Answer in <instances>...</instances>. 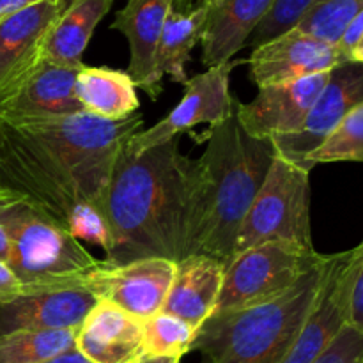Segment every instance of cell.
<instances>
[{"label": "cell", "instance_id": "cell-35", "mask_svg": "<svg viewBox=\"0 0 363 363\" xmlns=\"http://www.w3.org/2000/svg\"><path fill=\"white\" fill-rule=\"evenodd\" d=\"M9 257H11V248H9V240H7L6 230L0 225V261L6 262L9 266Z\"/></svg>", "mask_w": 363, "mask_h": 363}, {"label": "cell", "instance_id": "cell-18", "mask_svg": "<svg viewBox=\"0 0 363 363\" xmlns=\"http://www.w3.org/2000/svg\"><path fill=\"white\" fill-rule=\"evenodd\" d=\"M275 0H206L208 16L202 30V62L206 67L230 62L259 27Z\"/></svg>", "mask_w": 363, "mask_h": 363}, {"label": "cell", "instance_id": "cell-30", "mask_svg": "<svg viewBox=\"0 0 363 363\" xmlns=\"http://www.w3.org/2000/svg\"><path fill=\"white\" fill-rule=\"evenodd\" d=\"M363 362V332L344 326L328 350L314 363H362Z\"/></svg>", "mask_w": 363, "mask_h": 363}, {"label": "cell", "instance_id": "cell-33", "mask_svg": "<svg viewBox=\"0 0 363 363\" xmlns=\"http://www.w3.org/2000/svg\"><path fill=\"white\" fill-rule=\"evenodd\" d=\"M41 2H46V0H0V21Z\"/></svg>", "mask_w": 363, "mask_h": 363}, {"label": "cell", "instance_id": "cell-26", "mask_svg": "<svg viewBox=\"0 0 363 363\" xmlns=\"http://www.w3.org/2000/svg\"><path fill=\"white\" fill-rule=\"evenodd\" d=\"M363 11V0H314L294 28L339 45L351 21Z\"/></svg>", "mask_w": 363, "mask_h": 363}, {"label": "cell", "instance_id": "cell-1", "mask_svg": "<svg viewBox=\"0 0 363 363\" xmlns=\"http://www.w3.org/2000/svg\"><path fill=\"white\" fill-rule=\"evenodd\" d=\"M142 126L140 113L117 123L85 112L0 121V183L64 227L80 202L105 208L121 151Z\"/></svg>", "mask_w": 363, "mask_h": 363}, {"label": "cell", "instance_id": "cell-36", "mask_svg": "<svg viewBox=\"0 0 363 363\" xmlns=\"http://www.w3.org/2000/svg\"><path fill=\"white\" fill-rule=\"evenodd\" d=\"M347 60H353V62H362L363 64V34L362 38L358 39L357 45L353 46V50L350 52V57Z\"/></svg>", "mask_w": 363, "mask_h": 363}, {"label": "cell", "instance_id": "cell-22", "mask_svg": "<svg viewBox=\"0 0 363 363\" xmlns=\"http://www.w3.org/2000/svg\"><path fill=\"white\" fill-rule=\"evenodd\" d=\"M113 0H69L50 28L43 57L60 66H82V55Z\"/></svg>", "mask_w": 363, "mask_h": 363}, {"label": "cell", "instance_id": "cell-38", "mask_svg": "<svg viewBox=\"0 0 363 363\" xmlns=\"http://www.w3.org/2000/svg\"><path fill=\"white\" fill-rule=\"evenodd\" d=\"M2 188H4V186H2V183H0V190H2Z\"/></svg>", "mask_w": 363, "mask_h": 363}, {"label": "cell", "instance_id": "cell-3", "mask_svg": "<svg viewBox=\"0 0 363 363\" xmlns=\"http://www.w3.org/2000/svg\"><path fill=\"white\" fill-rule=\"evenodd\" d=\"M195 160V191L188 255L204 254L225 264L240 227L275 158L272 140L250 137L234 112L208 131Z\"/></svg>", "mask_w": 363, "mask_h": 363}, {"label": "cell", "instance_id": "cell-15", "mask_svg": "<svg viewBox=\"0 0 363 363\" xmlns=\"http://www.w3.org/2000/svg\"><path fill=\"white\" fill-rule=\"evenodd\" d=\"M98 298L85 284L28 287L9 303H0V335L18 330H77Z\"/></svg>", "mask_w": 363, "mask_h": 363}, {"label": "cell", "instance_id": "cell-34", "mask_svg": "<svg viewBox=\"0 0 363 363\" xmlns=\"http://www.w3.org/2000/svg\"><path fill=\"white\" fill-rule=\"evenodd\" d=\"M41 363H91V362H89L87 358L77 350V347H73V350L66 351V353L59 354V357H53L50 358V360L41 362Z\"/></svg>", "mask_w": 363, "mask_h": 363}, {"label": "cell", "instance_id": "cell-16", "mask_svg": "<svg viewBox=\"0 0 363 363\" xmlns=\"http://www.w3.org/2000/svg\"><path fill=\"white\" fill-rule=\"evenodd\" d=\"M74 347L91 363H140L147 360L144 321L98 300L77 328Z\"/></svg>", "mask_w": 363, "mask_h": 363}, {"label": "cell", "instance_id": "cell-10", "mask_svg": "<svg viewBox=\"0 0 363 363\" xmlns=\"http://www.w3.org/2000/svg\"><path fill=\"white\" fill-rule=\"evenodd\" d=\"M353 250L326 255L321 286L284 363H314L350 325Z\"/></svg>", "mask_w": 363, "mask_h": 363}, {"label": "cell", "instance_id": "cell-4", "mask_svg": "<svg viewBox=\"0 0 363 363\" xmlns=\"http://www.w3.org/2000/svg\"><path fill=\"white\" fill-rule=\"evenodd\" d=\"M326 255L296 286L269 303L213 314L197 330L191 351L204 363H284L321 286Z\"/></svg>", "mask_w": 363, "mask_h": 363}, {"label": "cell", "instance_id": "cell-37", "mask_svg": "<svg viewBox=\"0 0 363 363\" xmlns=\"http://www.w3.org/2000/svg\"><path fill=\"white\" fill-rule=\"evenodd\" d=\"M140 363H177L174 360H167V358H151V360H144Z\"/></svg>", "mask_w": 363, "mask_h": 363}, {"label": "cell", "instance_id": "cell-6", "mask_svg": "<svg viewBox=\"0 0 363 363\" xmlns=\"http://www.w3.org/2000/svg\"><path fill=\"white\" fill-rule=\"evenodd\" d=\"M314 248L311 233V172L275 152L234 243V254L264 243Z\"/></svg>", "mask_w": 363, "mask_h": 363}, {"label": "cell", "instance_id": "cell-23", "mask_svg": "<svg viewBox=\"0 0 363 363\" xmlns=\"http://www.w3.org/2000/svg\"><path fill=\"white\" fill-rule=\"evenodd\" d=\"M206 16V0H201L190 11H177L176 7L170 11L155 53V77L160 84L165 74L176 84H184L188 80L186 64L191 57V50L201 43Z\"/></svg>", "mask_w": 363, "mask_h": 363}, {"label": "cell", "instance_id": "cell-2", "mask_svg": "<svg viewBox=\"0 0 363 363\" xmlns=\"http://www.w3.org/2000/svg\"><path fill=\"white\" fill-rule=\"evenodd\" d=\"M194 191L195 160L181 155L177 138L142 152H128L124 145L105 197L113 236L105 261L186 257Z\"/></svg>", "mask_w": 363, "mask_h": 363}, {"label": "cell", "instance_id": "cell-14", "mask_svg": "<svg viewBox=\"0 0 363 363\" xmlns=\"http://www.w3.org/2000/svg\"><path fill=\"white\" fill-rule=\"evenodd\" d=\"M346 62L337 45L308 35L298 28L284 32L264 45L252 48L248 57L250 78L259 89L328 73Z\"/></svg>", "mask_w": 363, "mask_h": 363}, {"label": "cell", "instance_id": "cell-13", "mask_svg": "<svg viewBox=\"0 0 363 363\" xmlns=\"http://www.w3.org/2000/svg\"><path fill=\"white\" fill-rule=\"evenodd\" d=\"M328 73L266 85L250 103L236 101V116L250 137L273 140L293 135L303 126L315 99L328 82Z\"/></svg>", "mask_w": 363, "mask_h": 363}, {"label": "cell", "instance_id": "cell-11", "mask_svg": "<svg viewBox=\"0 0 363 363\" xmlns=\"http://www.w3.org/2000/svg\"><path fill=\"white\" fill-rule=\"evenodd\" d=\"M363 101V64L346 60L330 71L325 89L315 99L303 126L293 135L273 138L280 158L308 170L307 158L335 130L337 124Z\"/></svg>", "mask_w": 363, "mask_h": 363}, {"label": "cell", "instance_id": "cell-24", "mask_svg": "<svg viewBox=\"0 0 363 363\" xmlns=\"http://www.w3.org/2000/svg\"><path fill=\"white\" fill-rule=\"evenodd\" d=\"M77 330H18L0 335V363H41L74 347Z\"/></svg>", "mask_w": 363, "mask_h": 363}, {"label": "cell", "instance_id": "cell-17", "mask_svg": "<svg viewBox=\"0 0 363 363\" xmlns=\"http://www.w3.org/2000/svg\"><path fill=\"white\" fill-rule=\"evenodd\" d=\"M176 4L177 0H128L112 23L113 30H119L130 45L126 73L151 99L162 94V84L155 77V53L167 16Z\"/></svg>", "mask_w": 363, "mask_h": 363}, {"label": "cell", "instance_id": "cell-40", "mask_svg": "<svg viewBox=\"0 0 363 363\" xmlns=\"http://www.w3.org/2000/svg\"><path fill=\"white\" fill-rule=\"evenodd\" d=\"M362 363H363V362H362Z\"/></svg>", "mask_w": 363, "mask_h": 363}, {"label": "cell", "instance_id": "cell-31", "mask_svg": "<svg viewBox=\"0 0 363 363\" xmlns=\"http://www.w3.org/2000/svg\"><path fill=\"white\" fill-rule=\"evenodd\" d=\"M350 326L363 332V241L354 248L350 291Z\"/></svg>", "mask_w": 363, "mask_h": 363}, {"label": "cell", "instance_id": "cell-8", "mask_svg": "<svg viewBox=\"0 0 363 363\" xmlns=\"http://www.w3.org/2000/svg\"><path fill=\"white\" fill-rule=\"evenodd\" d=\"M233 67V62H227L208 67L204 73L188 78L183 84L184 94L181 101L155 126L137 131L126 142V151L142 152L155 145L167 144L199 124L215 126L225 121L236 106V99L229 89Z\"/></svg>", "mask_w": 363, "mask_h": 363}, {"label": "cell", "instance_id": "cell-28", "mask_svg": "<svg viewBox=\"0 0 363 363\" xmlns=\"http://www.w3.org/2000/svg\"><path fill=\"white\" fill-rule=\"evenodd\" d=\"M64 229L80 243L99 247L108 257L113 250V236L105 208L96 202H80L64 222Z\"/></svg>", "mask_w": 363, "mask_h": 363}, {"label": "cell", "instance_id": "cell-32", "mask_svg": "<svg viewBox=\"0 0 363 363\" xmlns=\"http://www.w3.org/2000/svg\"><path fill=\"white\" fill-rule=\"evenodd\" d=\"M23 284L18 280L13 269L6 262L0 261V303H9V301L16 300L18 296L23 294Z\"/></svg>", "mask_w": 363, "mask_h": 363}, {"label": "cell", "instance_id": "cell-29", "mask_svg": "<svg viewBox=\"0 0 363 363\" xmlns=\"http://www.w3.org/2000/svg\"><path fill=\"white\" fill-rule=\"evenodd\" d=\"M312 4H314V0H275L269 13L266 14L264 20L259 23L252 38L248 39L247 46L257 48V46L268 43L269 39L279 38L284 32L294 28Z\"/></svg>", "mask_w": 363, "mask_h": 363}, {"label": "cell", "instance_id": "cell-9", "mask_svg": "<svg viewBox=\"0 0 363 363\" xmlns=\"http://www.w3.org/2000/svg\"><path fill=\"white\" fill-rule=\"evenodd\" d=\"M176 262L169 259H137L126 264H99L85 277V286L98 300L123 308L140 321L160 314L174 279Z\"/></svg>", "mask_w": 363, "mask_h": 363}, {"label": "cell", "instance_id": "cell-20", "mask_svg": "<svg viewBox=\"0 0 363 363\" xmlns=\"http://www.w3.org/2000/svg\"><path fill=\"white\" fill-rule=\"evenodd\" d=\"M82 66H60L43 59L23 87L0 108V121L84 112L74 94V82Z\"/></svg>", "mask_w": 363, "mask_h": 363}, {"label": "cell", "instance_id": "cell-7", "mask_svg": "<svg viewBox=\"0 0 363 363\" xmlns=\"http://www.w3.org/2000/svg\"><path fill=\"white\" fill-rule=\"evenodd\" d=\"M325 255L296 243H264L233 255L225 262L218 303L213 314L259 307L282 296Z\"/></svg>", "mask_w": 363, "mask_h": 363}, {"label": "cell", "instance_id": "cell-12", "mask_svg": "<svg viewBox=\"0 0 363 363\" xmlns=\"http://www.w3.org/2000/svg\"><path fill=\"white\" fill-rule=\"evenodd\" d=\"M64 0H46L0 21V108L43 62L45 41Z\"/></svg>", "mask_w": 363, "mask_h": 363}, {"label": "cell", "instance_id": "cell-21", "mask_svg": "<svg viewBox=\"0 0 363 363\" xmlns=\"http://www.w3.org/2000/svg\"><path fill=\"white\" fill-rule=\"evenodd\" d=\"M74 94L85 113L105 121H126L138 113L137 85L126 71L82 66L74 82Z\"/></svg>", "mask_w": 363, "mask_h": 363}, {"label": "cell", "instance_id": "cell-25", "mask_svg": "<svg viewBox=\"0 0 363 363\" xmlns=\"http://www.w3.org/2000/svg\"><path fill=\"white\" fill-rule=\"evenodd\" d=\"M197 328L174 315L160 312L144 321V347L147 360L167 358L181 362L191 351Z\"/></svg>", "mask_w": 363, "mask_h": 363}, {"label": "cell", "instance_id": "cell-5", "mask_svg": "<svg viewBox=\"0 0 363 363\" xmlns=\"http://www.w3.org/2000/svg\"><path fill=\"white\" fill-rule=\"evenodd\" d=\"M0 225L9 240V268L25 289L85 284L99 264L45 209L7 188L0 190Z\"/></svg>", "mask_w": 363, "mask_h": 363}, {"label": "cell", "instance_id": "cell-19", "mask_svg": "<svg viewBox=\"0 0 363 363\" xmlns=\"http://www.w3.org/2000/svg\"><path fill=\"white\" fill-rule=\"evenodd\" d=\"M223 269L225 264L220 259L204 254L188 255L177 261L162 312L201 328L218 303Z\"/></svg>", "mask_w": 363, "mask_h": 363}, {"label": "cell", "instance_id": "cell-39", "mask_svg": "<svg viewBox=\"0 0 363 363\" xmlns=\"http://www.w3.org/2000/svg\"><path fill=\"white\" fill-rule=\"evenodd\" d=\"M177 363H181V362H177ZM202 363H204V362H202Z\"/></svg>", "mask_w": 363, "mask_h": 363}, {"label": "cell", "instance_id": "cell-27", "mask_svg": "<svg viewBox=\"0 0 363 363\" xmlns=\"http://www.w3.org/2000/svg\"><path fill=\"white\" fill-rule=\"evenodd\" d=\"M335 162H363V101L308 155L307 167L312 170L318 163Z\"/></svg>", "mask_w": 363, "mask_h": 363}]
</instances>
